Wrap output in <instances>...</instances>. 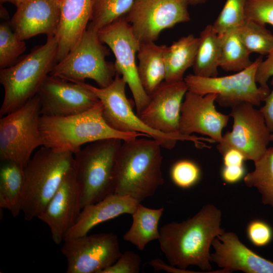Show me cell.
<instances>
[{
	"label": "cell",
	"mask_w": 273,
	"mask_h": 273,
	"mask_svg": "<svg viewBox=\"0 0 273 273\" xmlns=\"http://www.w3.org/2000/svg\"><path fill=\"white\" fill-rule=\"evenodd\" d=\"M199 43L192 66L195 75L213 77L218 76L220 57L219 36L209 24L200 32Z\"/></svg>",
	"instance_id": "obj_27"
},
{
	"label": "cell",
	"mask_w": 273,
	"mask_h": 273,
	"mask_svg": "<svg viewBox=\"0 0 273 273\" xmlns=\"http://www.w3.org/2000/svg\"><path fill=\"white\" fill-rule=\"evenodd\" d=\"M201 175L199 166L190 160H180L175 162L171 167L170 176L177 186L187 189L195 185Z\"/></svg>",
	"instance_id": "obj_34"
},
{
	"label": "cell",
	"mask_w": 273,
	"mask_h": 273,
	"mask_svg": "<svg viewBox=\"0 0 273 273\" xmlns=\"http://www.w3.org/2000/svg\"><path fill=\"white\" fill-rule=\"evenodd\" d=\"M187 0H134L124 17L140 43L154 42L163 30L191 19Z\"/></svg>",
	"instance_id": "obj_13"
},
{
	"label": "cell",
	"mask_w": 273,
	"mask_h": 273,
	"mask_svg": "<svg viewBox=\"0 0 273 273\" xmlns=\"http://www.w3.org/2000/svg\"><path fill=\"white\" fill-rule=\"evenodd\" d=\"M139 203L130 196L114 193L98 202L88 204L81 209L64 241L87 235L98 224L122 214L132 215Z\"/></svg>",
	"instance_id": "obj_21"
},
{
	"label": "cell",
	"mask_w": 273,
	"mask_h": 273,
	"mask_svg": "<svg viewBox=\"0 0 273 273\" xmlns=\"http://www.w3.org/2000/svg\"><path fill=\"white\" fill-rule=\"evenodd\" d=\"M166 46L154 42L141 43L137 53L138 72L141 84L150 96L165 78L164 52Z\"/></svg>",
	"instance_id": "obj_23"
},
{
	"label": "cell",
	"mask_w": 273,
	"mask_h": 273,
	"mask_svg": "<svg viewBox=\"0 0 273 273\" xmlns=\"http://www.w3.org/2000/svg\"><path fill=\"white\" fill-rule=\"evenodd\" d=\"M121 141L108 139L92 142L74 154L81 209L115 193L116 160Z\"/></svg>",
	"instance_id": "obj_6"
},
{
	"label": "cell",
	"mask_w": 273,
	"mask_h": 273,
	"mask_svg": "<svg viewBox=\"0 0 273 273\" xmlns=\"http://www.w3.org/2000/svg\"><path fill=\"white\" fill-rule=\"evenodd\" d=\"M91 0H62L56 35V63L73 49L86 31L91 15Z\"/></svg>",
	"instance_id": "obj_22"
},
{
	"label": "cell",
	"mask_w": 273,
	"mask_h": 273,
	"mask_svg": "<svg viewBox=\"0 0 273 273\" xmlns=\"http://www.w3.org/2000/svg\"><path fill=\"white\" fill-rule=\"evenodd\" d=\"M161 146L154 139L124 141L117 153L115 193L141 203L164 184Z\"/></svg>",
	"instance_id": "obj_2"
},
{
	"label": "cell",
	"mask_w": 273,
	"mask_h": 273,
	"mask_svg": "<svg viewBox=\"0 0 273 273\" xmlns=\"http://www.w3.org/2000/svg\"><path fill=\"white\" fill-rule=\"evenodd\" d=\"M40 103L36 94L0 119V160L24 168L37 148L43 146L39 128Z\"/></svg>",
	"instance_id": "obj_9"
},
{
	"label": "cell",
	"mask_w": 273,
	"mask_h": 273,
	"mask_svg": "<svg viewBox=\"0 0 273 273\" xmlns=\"http://www.w3.org/2000/svg\"><path fill=\"white\" fill-rule=\"evenodd\" d=\"M270 141H273V132L271 133Z\"/></svg>",
	"instance_id": "obj_45"
},
{
	"label": "cell",
	"mask_w": 273,
	"mask_h": 273,
	"mask_svg": "<svg viewBox=\"0 0 273 273\" xmlns=\"http://www.w3.org/2000/svg\"><path fill=\"white\" fill-rule=\"evenodd\" d=\"M37 95L40 114L51 117H65L85 112L100 101L84 82L74 83L49 75Z\"/></svg>",
	"instance_id": "obj_15"
},
{
	"label": "cell",
	"mask_w": 273,
	"mask_h": 273,
	"mask_svg": "<svg viewBox=\"0 0 273 273\" xmlns=\"http://www.w3.org/2000/svg\"><path fill=\"white\" fill-rule=\"evenodd\" d=\"M164 210L163 207L152 209L139 203L131 215L132 224L123 235V240L133 244L140 251H143L151 241L158 240V223Z\"/></svg>",
	"instance_id": "obj_26"
},
{
	"label": "cell",
	"mask_w": 273,
	"mask_h": 273,
	"mask_svg": "<svg viewBox=\"0 0 273 273\" xmlns=\"http://www.w3.org/2000/svg\"><path fill=\"white\" fill-rule=\"evenodd\" d=\"M216 98L215 94L203 96L188 90L181 105L178 132L188 135L198 133L219 143L230 116L216 110Z\"/></svg>",
	"instance_id": "obj_16"
},
{
	"label": "cell",
	"mask_w": 273,
	"mask_h": 273,
	"mask_svg": "<svg viewBox=\"0 0 273 273\" xmlns=\"http://www.w3.org/2000/svg\"><path fill=\"white\" fill-rule=\"evenodd\" d=\"M273 76V49L267 55L258 67L256 73V81L262 87H269L267 82Z\"/></svg>",
	"instance_id": "obj_38"
},
{
	"label": "cell",
	"mask_w": 273,
	"mask_h": 273,
	"mask_svg": "<svg viewBox=\"0 0 273 273\" xmlns=\"http://www.w3.org/2000/svg\"><path fill=\"white\" fill-rule=\"evenodd\" d=\"M189 5H198L205 3L207 0H187Z\"/></svg>",
	"instance_id": "obj_44"
},
{
	"label": "cell",
	"mask_w": 273,
	"mask_h": 273,
	"mask_svg": "<svg viewBox=\"0 0 273 273\" xmlns=\"http://www.w3.org/2000/svg\"><path fill=\"white\" fill-rule=\"evenodd\" d=\"M237 31L251 54L267 55L273 49V34L264 25L246 19Z\"/></svg>",
	"instance_id": "obj_30"
},
{
	"label": "cell",
	"mask_w": 273,
	"mask_h": 273,
	"mask_svg": "<svg viewBox=\"0 0 273 273\" xmlns=\"http://www.w3.org/2000/svg\"><path fill=\"white\" fill-rule=\"evenodd\" d=\"M109 55L108 49L99 39L98 31L87 26L76 45L55 64L49 75L74 83L90 79L99 87H106L116 75L114 64L106 60Z\"/></svg>",
	"instance_id": "obj_8"
},
{
	"label": "cell",
	"mask_w": 273,
	"mask_h": 273,
	"mask_svg": "<svg viewBox=\"0 0 273 273\" xmlns=\"http://www.w3.org/2000/svg\"><path fill=\"white\" fill-rule=\"evenodd\" d=\"M39 128L42 146L73 154L83 145L101 140L119 139L126 141L139 136H148L142 133L122 132L112 128L103 117L101 102L92 108L75 115L65 117L41 115Z\"/></svg>",
	"instance_id": "obj_3"
},
{
	"label": "cell",
	"mask_w": 273,
	"mask_h": 273,
	"mask_svg": "<svg viewBox=\"0 0 273 273\" xmlns=\"http://www.w3.org/2000/svg\"><path fill=\"white\" fill-rule=\"evenodd\" d=\"M98 34L101 41L113 53L116 74L121 75L128 84L133 97L136 114L140 115L150 100V96L140 81L136 63V54L140 42L124 16L100 29Z\"/></svg>",
	"instance_id": "obj_11"
},
{
	"label": "cell",
	"mask_w": 273,
	"mask_h": 273,
	"mask_svg": "<svg viewBox=\"0 0 273 273\" xmlns=\"http://www.w3.org/2000/svg\"><path fill=\"white\" fill-rule=\"evenodd\" d=\"M58 41L55 36L33 50L17 63L1 69L0 83L4 97L0 109L2 117L20 108L35 96L56 64Z\"/></svg>",
	"instance_id": "obj_4"
},
{
	"label": "cell",
	"mask_w": 273,
	"mask_h": 273,
	"mask_svg": "<svg viewBox=\"0 0 273 273\" xmlns=\"http://www.w3.org/2000/svg\"><path fill=\"white\" fill-rule=\"evenodd\" d=\"M93 92L103 105V116L107 124L113 129L125 132H139L156 141L161 147L173 149L178 141L193 142L197 147L205 145L201 141L209 142L208 138L179 133H166L156 131L147 125L133 111L125 94L126 81L116 75L113 81L105 87H97L84 82Z\"/></svg>",
	"instance_id": "obj_7"
},
{
	"label": "cell",
	"mask_w": 273,
	"mask_h": 273,
	"mask_svg": "<svg viewBox=\"0 0 273 273\" xmlns=\"http://www.w3.org/2000/svg\"><path fill=\"white\" fill-rule=\"evenodd\" d=\"M212 246V262L223 273L242 271L246 273H273V262L249 249L234 232H224L215 238Z\"/></svg>",
	"instance_id": "obj_20"
},
{
	"label": "cell",
	"mask_w": 273,
	"mask_h": 273,
	"mask_svg": "<svg viewBox=\"0 0 273 273\" xmlns=\"http://www.w3.org/2000/svg\"><path fill=\"white\" fill-rule=\"evenodd\" d=\"M247 0H226L212 25L218 35L237 29L246 20L245 8Z\"/></svg>",
	"instance_id": "obj_33"
},
{
	"label": "cell",
	"mask_w": 273,
	"mask_h": 273,
	"mask_svg": "<svg viewBox=\"0 0 273 273\" xmlns=\"http://www.w3.org/2000/svg\"><path fill=\"white\" fill-rule=\"evenodd\" d=\"M149 263L154 268V270L156 271L163 270L167 272L176 273L195 272L193 271H190L189 270H187L186 269H180L171 265L170 266L168 265L159 258L152 259L149 262Z\"/></svg>",
	"instance_id": "obj_42"
},
{
	"label": "cell",
	"mask_w": 273,
	"mask_h": 273,
	"mask_svg": "<svg viewBox=\"0 0 273 273\" xmlns=\"http://www.w3.org/2000/svg\"><path fill=\"white\" fill-rule=\"evenodd\" d=\"M81 210L80 192L73 168L65 175L59 188L37 218L48 225L54 242L60 244Z\"/></svg>",
	"instance_id": "obj_18"
},
{
	"label": "cell",
	"mask_w": 273,
	"mask_h": 273,
	"mask_svg": "<svg viewBox=\"0 0 273 273\" xmlns=\"http://www.w3.org/2000/svg\"><path fill=\"white\" fill-rule=\"evenodd\" d=\"M188 90L184 80L163 81L149 96L148 105L139 116L147 125L156 131L179 133L183 100Z\"/></svg>",
	"instance_id": "obj_17"
},
{
	"label": "cell",
	"mask_w": 273,
	"mask_h": 273,
	"mask_svg": "<svg viewBox=\"0 0 273 273\" xmlns=\"http://www.w3.org/2000/svg\"><path fill=\"white\" fill-rule=\"evenodd\" d=\"M25 1L26 0H0V2L1 3H10L17 7Z\"/></svg>",
	"instance_id": "obj_43"
},
{
	"label": "cell",
	"mask_w": 273,
	"mask_h": 273,
	"mask_svg": "<svg viewBox=\"0 0 273 273\" xmlns=\"http://www.w3.org/2000/svg\"><path fill=\"white\" fill-rule=\"evenodd\" d=\"M246 19L273 27V0H247Z\"/></svg>",
	"instance_id": "obj_35"
},
{
	"label": "cell",
	"mask_w": 273,
	"mask_h": 273,
	"mask_svg": "<svg viewBox=\"0 0 273 273\" xmlns=\"http://www.w3.org/2000/svg\"><path fill=\"white\" fill-rule=\"evenodd\" d=\"M244 102L233 106L229 116L233 119L231 131L222 135L217 149L222 155L230 149L240 151L246 160L255 161L267 150L271 132L259 109Z\"/></svg>",
	"instance_id": "obj_12"
},
{
	"label": "cell",
	"mask_w": 273,
	"mask_h": 273,
	"mask_svg": "<svg viewBox=\"0 0 273 273\" xmlns=\"http://www.w3.org/2000/svg\"><path fill=\"white\" fill-rule=\"evenodd\" d=\"M220 174L222 180L225 183L234 184L244 179L247 173L244 165H223Z\"/></svg>",
	"instance_id": "obj_39"
},
{
	"label": "cell",
	"mask_w": 273,
	"mask_h": 273,
	"mask_svg": "<svg viewBox=\"0 0 273 273\" xmlns=\"http://www.w3.org/2000/svg\"><path fill=\"white\" fill-rule=\"evenodd\" d=\"M257 57L248 68L236 73L221 77H205L192 74L184 77L188 90L201 95L215 94V102L231 107L244 102L260 105L270 93L269 87L257 85L256 73L261 62Z\"/></svg>",
	"instance_id": "obj_10"
},
{
	"label": "cell",
	"mask_w": 273,
	"mask_h": 273,
	"mask_svg": "<svg viewBox=\"0 0 273 273\" xmlns=\"http://www.w3.org/2000/svg\"><path fill=\"white\" fill-rule=\"evenodd\" d=\"M270 84L272 88L265 99L264 106L259 110L264 117L267 127L271 133L273 132V76Z\"/></svg>",
	"instance_id": "obj_40"
},
{
	"label": "cell",
	"mask_w": 273,
	"mask_h": 273,
	"mask_svg": "<svg viewBox=\"0 0 273 273\" xmlns=\"http://www.w3.org/2000/svg\"><path fill=\"white\" fill-rule=\"evenodd\" d=\"M61 249L67 273H102L122 253L116 235L99 233L65 240Z\"/></svg>",
	"instance_id": "obj_14"
},
{
	"label": "cell",
	"mask_w": 273,
	"mask_h": 273,
	"mask_svg": "<svg viewBox=\"0 0 273 273\" xmlns=\"http://www.w3.org/2000/svg\"><path fill=\"white\" fill-rule=\"evenodd\" d=\"M222 155L224 166L244 165V163L246 160L244 155L235 149H228Z\"/></svg>",
	"instance_id": "obj_41"
},
{
	"label": "cell",
	"mask_w": 273,
	"mask_h": 273,
	"mask_svg": "<svg viewBox=\"0 0 273 273\" xmlns=\"http://www.w3.org/2000/svg\"><path fill=\"white\" fill-rule=\"evenodd\" d=\"M199 43V38L190 34L166 47L164 52L165 81L184 80L186 70L193 65Z\"/></svg>",
	"instance_id": "obj_24"
},
{
	"label": "cell",
	"mask_w": 273,
	"mask_h": 273,
	"mask_svg": "<svg viewBox=\"0 0 273 273\" xmlns=\"http://www.w3.org/2000/svg\"><path fill=\"white\" fill-rule=\"evenodd\" d=\"M62 0H26L18 7L10 25L18 37L24 40L44 34L56 35Z\"/></svg>",
	"instance_id": "obj_19"
},
{
	"label": "cell",
	"mask_w": 273,
	"mask_h": 273,
	"mask_svg": "<svg viewBox=\"0 0 273 273\" xmlns=\"http://www.w3.org/2000/svg\"><path fill=\"white\" fill-rule=\"evenodd\" d=\"M142 259L135 252L126 250L117 261L102 273H138L141 269Z\"/></svg>",
	"instance_id": "obj_37"
},
{
	"label": "cell",
	"mask_w": 273,
	"mask_h": 273,
	"mask_svg": "<svg viewBox=\"0 0 273 273\" xmlns=\"http://www.w3.org/2000/svg\"><path fill=\"white\" fill-rule=\"evenodd\" d=\"M26 49L24 40L20 39L13 31L10 23L3 22L0 25V68L13 65L16 59Z\"/></svg>",
	"instance_id": "obj_32"
},
{
	"label": "cell",
	"mask_w": 273,
	"mask_h": 273,
	"mask_svg": "<svg viewBox=\"0 0 273 273\" xmlns=\"http://www.w3.org/2000/svg\"><path fill=\"white\" fill-rule=\"evenodd\" d=\"M219 36L220 39L219 67L225 71L238 72L252 64L251 53L241 40L237 29Z\"/></svg>",
	"instance_id": "obj_28"
},
{
	"label": "cell",
	"mask_w": 273,
	"mask_h": 273,
	"mask_svg": "<svg viewBox=\"0 0 273 273\" xmlns=\"http://www.w3.org/2000/svg\"><path fill=\"white\" fill-rule=\"evenodd\" d=\"M134 0H91V15L88 26L98 31L124 16Z\"/></svg>",
	"instance_id": "obj_31"
},
{
	"label": "cell",
	"mask_w": 273,
	"mask_h": 273,
	"mask_svg": "<svg viewBox=\"0 0 273 273\" xmlns=\"http://www.w3.org/2000/svg\"><path fill=\"white\" fill-rule=\"evenodd\" d=\"M254 163V170L246 174L244 183L248 187L257 188L262 203L273 207V147L267 148Z\"/></svg>",
	"instance_id": "obj_29"
},
{
	"label": "cell",
	"mask_w": 273,
	"mask_h": 273,
	"mask_svg": "<svg viewBox=\"0 0 273 273\" xmlns=\"http://www.w3.org/2000/svg\"><path fill=\"white\" fill-rule=\"evenodd\" d=\"M73 165L72 153L44 146L31 158L24 168L21 211L25 220L38 217Z\"/></svg>",
	"instance_id": "obj_5"
},
{
	"label": "cell",
	"mask_w": 273,
	"mask_h": 273,
	"mask_svg": "<svg viewBox=\"0 0 273 273\" xmlns=\"http://www.w3.org/2000/svg\"><path fill=\"white\" fill-rule=\"evenodd\" d=\"M0 207L15 217L21 211L24 190V168L10 160L1 161Z\"/></svg>",
	"instance_id": "obj_25"
},
{
	"label": "cell",
	"mask_w": 273,
	"mask_h": 273,
	"mask_svg": "<svg viewBox=\"0 0 273 273\" xmlns=\"http://www.w3.org/2000/svg\"><path fill=\"white\" fill-rule=\"evenodd\" d=\"M246 234L249 241L258 247L267 245L273 239L272 228L260 219H254L249 222L247 226Z\"/></svg>",
	"instance_id": "obj_36"
},
{
	"label": "cell",
	"mask_w": 273,
	"mask_h": 273,
	"mask_svg": "<svg viewBox=\"0 0 273 273\" xmlns=\"http://www.w3.org/2000/svg\"><path fill=\"white\" fill-rule=\"evenodd\" d=\"M221 218V210L208 204L185 221L163 225L158 241L170 264L183 269L196 265L210 272V246L213 240L225 232L220 228Z\"/></svg>",
	"instance_id": "obj_1"
}]
</instances>
